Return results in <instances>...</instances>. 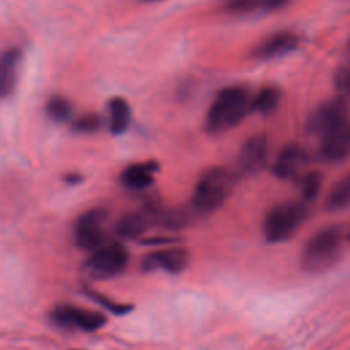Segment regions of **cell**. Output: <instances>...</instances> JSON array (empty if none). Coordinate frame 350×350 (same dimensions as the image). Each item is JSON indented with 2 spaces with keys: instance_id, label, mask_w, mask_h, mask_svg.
<instances>
[{
  "instance_id": "ba28073f",
  "label": "cell",
  "mask_w": 350,
  "mask_h": 350,
  "mask_svg": "<svg viewBox=\"0 0 350 350\" xmlns=\"http://www.w3.org/2000/svg\"><path fill=\"white\" fill-rule=\"evenodd\" d=\"M104 216L101 209H90L79 216L74 227V239L81 249L93 252L103 245Z\"/></svg>"
},
{
  "instance_id": "2e32d148",
  "label": "cell",
  "mask_w": 350,
  "mask_h": 350,
  "mask_svg": "<svg viewBox=\"0 0 350 350\" xmlns=\"http://www.w3.org/2000/svg\"><path fill=\"white\" fill-rule=\"evenodd\" d=\"M108 122L112 134H123L131 122V109L123 97H112L108 103Z\"/></svg>"
},
{
  "instance_id": "8fae6325",
  "label": "cell",
  "mask_w": 350,
  "mask_h": 350,
  "mask_svg": "<svg viewBox=\"0 0 350 350\" xmlns=\"http://www.w3.org/2000/svg\"><path fill=\"white\" fill-rule=\"evenodd\" d=\"M189 252L185 247H168L146 254L142 261L145 271L163 269L170 273H179L189 264Z\"/></svg>"
},
{
  "instance_id": "9a60e30c",
  "label": "cell",
  "mask_w": 350,
  "mask_h": 350,
  "mask_svg": "<svg viewBox=\"0 0 350 350\" xmlns=\"http://www.w3.org/2000/svg\"><path fill=\"white\" fill-rule=\"evenodd\" d=\"M159 171V164L156 161L137 163L127 167L122 174V182L129 189L142 190L152 185L153 175Z\"/></svg>"
},
{
  "instance_id": "8992f818",
  "label": "cell",
  "mask_w": 350,
  "mask_h": 350,
  "mask_svg": "<svg viewBox=\"0 0 350 350\" xmlns=\"http://www.w3.org/2000/svg\"><path fill=\"white\" fill-rule=\"evenodd\" d=\"M349 119V103L342 97H335L320 104L308 118L306 129L312 134L325 135L328 131Z\"/></svg>"
},
{
  "instance_id": "5b68a950",
  "label": "cell",
  "mask_w": 350,
  "mask_h": 350,
  "mask_svg": "<svg viewBox=\"0 0 350 350\" xmlns=\"http://www.w3.org/2000/svg\"><path fill=\"white\" fill-rule=\"evenodd\" d=\"M129 262V253L120 243L101 245L83 264L85 272L94 279H108L120 273Z\"/></svg>"
},
{
  "instance_id": "7a4b0ae2",
  "label": "cell",
  "mask_w": 350,
  "mask_h": 350,
  "mask_svg": "<svg viewBox=\"0 0 350 350\" xmlns=\"http://www.w3.org/2000/svg\"><path fill=\"white\" fill-rule=\"evenodd\" d=\"M234 183V174L224 167L205 170L194 186L193 208L200 213L216 211L230 197Z\"/></svg>"
},
{
  "instance_id": "9c48e42d",
  "label": "cell",
  "mask_w": 350,
  "mask_h": 350,
  "mask_svg": "<svg viewBox=\"0 0 350 350\" xmlns=\"http://www.w3.org/2000/svg\"><path fill=\"white\" fill-rule=\"evenodd\" d=\"M350 156V119L345 120L325 135L320 146V157L328 163H336Z\"/></svg>"
},
{
  "instance_id": "4fadbf2b",
  "label": "cell",
  "mask_w": 350,
  "mask_h": 350,
  "mask_svg": "<svg viewBox=\"0 0 350 350\" xmlns=\"http://www.w3.org/2000/svg\"><path fill=\"white\" fill-rule=\"evenodd\" d=\"M23 52L18 46H10L0 52V100L10 97L18 83Z\"/></svg>"
},
{
  "instance_id": "5bb4252c",
  "label": "cell",
  "mask_w": 350,
  "mask_h": 350,
  "mask_svg": "<svg viewBox=\"0 0 350 350\" xmlns=\"http://www.w3.org/2000/svg\"><path fill=\"white\" fill-rule=\"evenodd\" d=\"M299 45V37L291 31H278L261 41L253 51V57L268 60L293 52Z\"/></svg>"
},
{
  "instance_id": "d6986e66",
  "label": "cell",
  "mask_w": 350,
  "mask_h": 350,
  "mask_svg": "<svg viewBox=\"0 0 350 350\" xmlns=\"http://www.w3.org/2000/svg\"><path fill=\"white\" fill-rule=\"evenodd\" d=\"M149 227V219L144 213H129L124 215L116 226V231L120 237L127 239H134L139 235H142Z\"/></svg>"
},
{
  "instance_id": "4316f807",
  "label": "cell",
  "mask_w": 350,
  "mask_h": 350,
  "mask_svg": "<svg viewBox=\"0 0 350 350\" xmlns=\"http://www.w3.org/2000/svg\"><path fill=\"white\" fill-rule=\"evenodd\" d=\"M349 49H350V44H349Z\"/></svg>"
},
{
  "instance_id": "277c9868",
  "label": "cell",
  "mask_w": 350,
  "mask_h": 350,
  "mask_svg": "<svg viewBox=\"0 0 350 350\" xmlns=\"http://www.w3.org/2000/svg\"><path fill=\"white\" fill-rule=\"evenodd\" d=\"M308 202L286 201L275 205L264 217L262 235L269 243L290 239L308 217Z\"/></svg>"
},
{
  "instance_id": "7402d4cb",
  "label": "cell",
  "mask_w": 350,
  "mask_h": 350,
  "mask_svg": "<svg viewBox=\"0 0 350 350\" xmlns=\"http://www.w3.org/2000/svg\"><path fill=\"white\" fill-rule=\"evenodd\" d=\"M323 186V175L319 171H309L299 179V190L302 200L308 204L316 200Z\"/></svg>"
},
{
  "instance_id": "ac0fdd59",
  "label": "cell",
  "mask_w": 350,
  "mask_h": 350,
  "mask_svg": "<svg viewBox=\"0 0 350 350\" xmlns=\"http://www.w3.org/2000/svg\"><path fill=\"white\" fill-rule=\"evenodd\" d=\"M286 0H223V10L230 14H249L257 10H275Z\"/></svg>"
},
{
  "instance_id": "7c38bea8",
  "label": "cell",
  "mask_w": 350,
  "mask_h": 350,
  "mask_svg": "<svg viewBox=\"0 0 350 350\" xmlns=\"http://www.w3.org/2000/svg\"><path fill=\"white\" fill-rule=\"evenodd\" d=\"M308 161L306 152L298 144H288L276 156L272 172L279 179L287 180L297 178Z\"/></svg>"
},
{
  "instance_id": "e0dca14e",
  "label": "cell",
  "mask_w": 350,
  "mask_h": 350,
  "mask_svg": "<svg viewBox=\"0 0 350 350\" xmlns=\"http://www.w3.org/2000/svg\"><path fill=\"white\" fill-rule=\"evenodd\" d=\"M350 205V174L342 176L329 190L325 198V209L338 212Z\"/></svg>"
},
{
  "instance_id": "603a6c76",
  "label": "cell",
  "mask_w": 350,
  "mask_h": 350,
  "mask_svg": "<svg viewBox=\"0 0 350 350\" xmlns=\"http://www.w3.org/2000/svg\"><path fill=\"white\" fill-rule=\"evenodd\" d=\"M334 86L339 97L349 100L350 98V66H339L334 72Z\"/></svg>"
},
{
  "instance_id": "3957f363",
  "label": "cell",
  "mask_w": 350,
  "mask_h": 350,
  "mask_svg": "<svg viewBox=\"0 0 350 350\" xmlns=\"http://www.w3.org/2000/svg\"><path fill=\"white\" fill-rule=\"evenodd\" d=\"M342 252V232L338 227H327L316 232L304 246L299 257L301 268L319 273L331 268Z\"/></svg>"
},
{
  "instance_id": "cb8c5ba5",
  "label": "cell",
  "mask_w": 350,
  "mask_h": 350,
  "mask_svg": "<svg viewBox=\"0 0 350 350\" xmlns=\"http://www.w3.org/2000/svg\"><path fill=\"white\" fill-rule=\"evenodd\" d=\"M101 118L96 113H86L74 122V130L78 133H94L101 127Z\"/></svg>"
},
{
  "instance_id": "30bf717a",
  "label": "cell",
  "mask_w": 350,
  "mask_h": 350,
  "mask_svg": "<svg viewBox=\"0 0 350 350\" xmlns=\"http://www.w3.org/2000/svg\"><path fill=\"white\" fill-rule=\"evenodd\" d=\"M268 159V141L264 135H253L242 145L237 164L242 174L250 175L258 172L267 163Z\"/></svg>"
},
{
  "instance_id": "44dd1931",
  "label": "cell",
  "mask_w": 350,
  "mask_h": 350,
  "mask_svg": "<svg viewBox=\"0 0 350 350\" xmlns=\"http://www.w3.org/2000/svg\"><path fill=\"white\" fill-rule=\"evenodd\" d=\"M45 112L53 122L64 123L72 115V105L63 96H52L45 105Z\"/></svg>"
},
{
  "instance_id": "ffe728a7",
  "label": "cell",
  "mask_w": 350,
  "mask_h": 350,
  "mask_svg": "<svg viewBox=\"0 0 350 350\" xmlns=\"http://www.w3.org/2000/svg\"><path fill=\"white\" fill-rule=\"evenodd\" d=\"M282 98V92L275 86H265L260 89L254 96H252L250 112L269 113L279 105Z\"/></svg>"
},
{
  "instance_id": "6da1fadb",
  "label": "cell",
  "mask_w": 350,
  "mask_h": 350,
  "mask_svg": "<svg viewBox=\"0 0 350 350\" xmlns=\"http://www.w3.org/2000/svg\"><path fill=\"white\" fill-rule=\"evenodd\" d=\"M250 103L252 94L246 86L232 85L223 88L206 112V131L220 134L235 127L250 112Z\"/></svg>"
},
{
  "instance_id": "484cf974",
  "label": "cell",
  "mask_w": 350,
  "mask_h": 350,
  "mask_svg": "<svg viewBox=\"0 0 350 350\" xmlns=\"http://www.w3.org/2000/svg\"><path fill=\"white\" fill-rule=\"evenodd\" d=\"M146 1H156V0H146Z\"/></svg>"
},
{
  "instance_id": "d4e9b609",
  "label": "cell",
  "mask_w": 350,
  "mask_h": 350,
  "mask_svg": "<svg viewBox=\"0 0 350 350\" xmlns=\"http://www.w3.org/2000/svg\"><path fill=\"white\" fill-rule=\"evenodd\" d=\"M94 301H97L98 304H101L107 310H111L112 313H116V314H122V313H127L130 310V306L129 305H124V304H118L112 299H108L107 297H103L100 294H96V293H90L89 294Z\"/></svg>"
},
{
  "instance_id": "52a82bcc",
  "label": "cell",
  "mask_w": 350,
  "mask_h": 350,
  "mask_svg": "<svg viewBox=\"0 0 350 350\" xmlns=\"http://www.w3.org/2000/svg\"><path fill=\"white\" fill-rule=\"evenodd\" d=\"M51 319L55 324L63 328L82 329L86 332L101 328L107 321V317L100 312L77 308L72 305H59L52 310Z\"/></svg>"
}]
</instances>
